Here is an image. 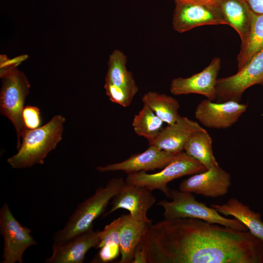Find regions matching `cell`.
Instances as JSON below:
<instances>
[{
  "mask_svg": "<svg viewBox=\"0 0 263 263\" xmlns=\"http://www.w3.org/2000/svg\"></svg>",
  "mask_w": 263,
  "mask_h": 263,
  "instance_id": "cell-33",
  "label": "cell"
},
{
  "mask_svg": "<svg viewBox=\"0 0 263 263\" xmlns=\"http://www.w3.org/2000/svg\"><path fill=\"white\" fill-rule=\"evenodd\" d=\"M164 122L146 105L135 115L132 126L135 133L147 139L154 140L163 128Z\"/></svg>",
  "mask_w": 263,
  "mask_h": 263,
  "instance_id": "cell-24",
  "label": "cell"
},
{
  "mask_svg": "<svg viewBox=\"0 0 263 263\" xmlns=\"http://www.w3.org/2000/svg\"><path fill=\"white\" fill-rule=\"evenodd\" d=\"M178 153L159 150L154 146L149 145L144 151L132 155L122 162L98 166L96 169L101 172L122 171L127 174L162 169Z\"/></svg>",
  "mask_w": 263,
  "mask_h": 263,
  "instance_id": "cell-14",
  "label": "cell"
},
{
  "mask_svg": "<svg viewBox=\"0 0 263 263\" xmlns=\"http://www.w3.org/2000/svg\"><path fill=\"white\" fill-rule=\"evenodd\" d=\"M132 263H148L146 253L140 242L134 250Z\"/></svg>",
  "mask_w": 263,
  "mask_h": 263,
  "instance_id": "cell-29",
  "label": "cell"
},
{
  "mask_svg": "<svg viewBox=\"0 0 263 263\" xmlns=\"http://www.w3.org/2000/svg\"><path fill=\"white\" fill-rule=\"evenodd\" d=\"M0 231L4 239L2 263H22L25 250L38 244L31 230L19 223L6 203L0 210Z\"/></svg>",
  "mask_w": 263,
  "mask_h": 263,
  "instance_id": "cell-8",
  "label": "cell"
},
{
  "mask_svg": "<svg viewBox=\"0 0 263 263\" xmlns=\"http://www.w3.org/2000/svg\"><path fill=\"white\" fill-rule=\"evenodd\" d=\"M204 4L216 5L215 0H187Z\"/></svg>",
  "mask_w": 263,
  "mask_h": 263,
  "instance_id": "cell-31",
  "label": "cell"
},
{
  "mask_svg": "<svg viewBox=\"0 0 263 263\" xmlns=\"http://www.w3.org/2000/svg\"><path fill=\"white\" fill-rule=\"evenodd\" d=\"M211 207L220 214L232 216L240 221L253 235L263 243V221L260 213L255 212L236 198H231L222 205L212 204Z\"/></svg>",
  "mask_w": 263,
  "mask_h": 263,
  "instance_id": "cell-17",
  "label": "cell"
},
{
  "mask_svg": "<svg viewBox=\"0 0 263 263\" xmlns=\"http://www.w3.org/2000/svg\"><path fill=\"white\" fill-rule=\"evenodd\" d=\"M99 249L98 257L102 263L113 261L120 255L119 244L116 243H107Z\"/></svg>",
  "mask_w": 263,
  "mask_h": 263,
  "instance_id": "cell-28",
  "label": "cell"
},
{
  "mask_svg": "<svg viewBox=\"0 0 263 263\" xmlns=\"http://www.w3.org/2000/svg\"><path fill=\"white\" fill-rule=\"evenodd\" d=\"M212 138L203 129L194 132L189 137L184 147L185 153L193 157L207 169L219 166L213 153Z\"/></svg>",
  "mask_w": 263,
  "mask_h": 263,
  "instance_id": "cell-22",
  "label": "cell"
},
{
  "mask_svg": "<svg viewBox=\"0 0 263 263\" xmlns=\"http://www.w3.org/2000/svg\"><path fill=\"white\" fill-rule=\"evenodd\" d=\"M203 129L196 121L180 115L174 123L163 128L157 138L150 143L149 145L154 146L159 150L178 153L184 151L190 135Z\"/></svg>",
  "mask_w": 263,
  "mask_h": 263,
  "instance_id": "cell-16",
  "label": "cell"
},
{
  "mask_svg": "<svg viewBox=\"0 0 263 263\" xmlns=\"http://www.w3.org/2000/svg\"><path fill=\"white\" fill-rule=\"evenodd\" d=\"M99 231L93 227L66 240L54 242L52 255L47 263H82L91 248L99 243Z\"/></svg>",
  "mask_w": 263,
  "mask_h": 263,
  "instance_id": "cell-15",
  "label": "cell"
},
{
  "mask_svg": "<svg viewBox=\"0 0 263 263\" xmlns=\"http://www.w3.org/2000/svg\"><path fill=\"white\" fill-rule=\"evenodd\" d=\"M262 85L263 86V84Z\"/></svg>",
  "mask_w": 263,
  "mask_h": 263,
  "instance_id": "cell-34",
  "label": "cell"
},
{
  "mask_svg": "<svg viewBox=\"0 0 263 263\" xmlns=\"http://www.w3.org/2000/svg\"><path fill=\"white\" fill-rule=\"evenodd\" d=\"M142 101L168 125L174 123L180 116L178 113L179 103L171 96L149 91L143 96Z\"/></svg>",
  "mask_w": 263,
  "mask_h": 263,
  "instance_id": "cell-23",
  "label": "cell"
},
{
  "mask_svg": "<svg viewBox=\"0 0 263 263\" xmlns=\"http://www.w3.org/2000/svg\"><path fill=\"white\" fill-rule=\"evenodd\" d=\"M247 108V104L235 101L219 103L207 99L197 105L195 117L208 128L226 129L237 122Z\"/></svg>",
  "mask_w": 263,
  "mask_h": 263,
  "instance_id": "cell-10",
  "label": "cell"
},
{
  "mask_svg": "<svg viewBox=\"0 0 263 263\" xmlns=\"http://www.w3.org/2000/svg\"><path fill=\"white\" fill-rule=\"evenodd\" d=\"M127 57L119 50L115 49L110 55L105 83L125 89L136 95L138 87L132 73L126 67Z\"/></svg>",
  "mask_w": 263,
  "mask_h": 263,
  "instance_id": "cell-20",
  "label": "cell"
},
{
  "mask_svg": "<svg viewBox=\"0 0 263 263\" xmlns=\"http://www.w3.org/2000/svg\"><path fill=\"white\" fill-rule=\"evenodd\" d=\"M123 216V223L119 237L121 257L119 263H132L134 250L151 223L135 220L130 214Z\"/></svg>",
  "mask_w": 263,
  "mask_h": 263,
  "instance_id": "cell-19",
  "label": "cell"
},
{
  "mask_svg": "<svg viewBox=\"0 0 263 263\" xmlns=\"http://www.w3.org/2000/svg\"><path fill=\"white\" fill-rule=\"evenodd\" d=\"M22 118L25 127L33 130L40 127V113L38 108L33 106L24 107L22 112Z\"/></svg>",
  "mask_w": 263,
  "mask_h": 263,
  "instance_id": "cell-27",
  "label": "cell"
},
{
  "mask_svg": "<svg viewBox=\"0 0 263 263\" xmlns=\"http://www.w3.org/2000/svg\"><path fill=\"white\" fill-rule=\"evenodd\" d=\"M174 0L175 1V3H176V2H178V1H179L180 0Z\"/></svg>",
  "mask_w": 263,
  "mask_h": 263,
  "instance_id": "cell-32",
  "label": "cell"
},
{
  "mask_svg": "<svg viewBox=\"0 0 263 263\" xmlns=\"http://www.w3.org/2000/svg\"><path fill=\"white\" fill-rule=\"evenodd\" d=\"M256 84H263V48L236 74L217 79L216 102H240L244 92Z\"/></svg>",
  "mask_w": 263,
  "mask_h": 263,
  "instance_id": "cell-7",
  "label": "cell"
},
{
  "mask_svg": "<svg viewBox=\"0 0 263 263\" xmlns=\"http://www.w3.org/2000/svg\"><path fill=\"white\" fill-rule=\"evenodd\" d=\"M155 202V198L151 191L125 182L113 198L112 207L105 216L118 209L123 208L128 210L134 220L150 224L152 221L148 218L147 212Z\"/></svg>",
  "mask_w": 263,
  "mask_h": 263,
  "instance_id": "cell-11",
  "label": "cell"
},
{
  "mask_svg": "<svg viewBox=\"0 0 263 263\" xmlns=\"http://www.w3.org/2000/svg\"><path fill=\"white\" fill-rule=\"evenodd\" d=\"M104 88L111 101L123 107H129L135 95L123 88L105 83Z\"/></svg>",
  "mask_w": 263,
  "mask_h": 263,
  "instance_id": "cell-26",
  "label": "cell"
},
{
  "mask_svg": "<svg viewBox=\"0 0 263 263\" xmlns=\"http://www.w3.org/2000/svg\"><path fill=\"white\" fill-rule=\"evenodd\" d=\"M263 48V14L251 11L249 30L244 40L241 42L237 56L238 71Z\"/></svg>",
  "mask_w": 263,
  "mask_h": 263,
  "instance_id": "cell-21",
  "label": "cell"
},
{
  "mask_svg": "<svg viewBox=\"0 0 263 263\" xmlns=\"http://www.w3.org/2000/svg\"><path fill=\"white\" fill-rule=\"evenodd\" d=\"M231 186L229 173L219 166L193 174L179 185L181 191L216 198L225 195Z\"/></svg>",
  "mask_w": 263,
  "mask_h": 263,
  "instance_id": "cell-13",
  "label": "cell"
},
{
  "mask_svg": "<svg viewBox=\"0 0 263 263\" xmlns=\"http://www.w3.org/2000/svg\"><path fill=\"white\" fill-rule=\"evenodd\" d=\"M226 25L232 27L239 34L241 42L249 30L251 10L244 0H215Z\"/></svg>",
  "mask_w": 263,
  "mask_h": 263,
  "instance_id": "cell-18",
  "label": "cell"
},
{
  "mask_svg": "<svg viewBox=\"0 0 263 263\" xmlns=\"http://www.w3.org/2000/svg\"><path fill=\"white\" fill-rule=\"evenodd\" d=\"M65 117L56 115L46 124L33 130L27 129L23 134L18 152L7 159L16 169L43 164L48 153L61 140Z\"/></svg>",
  "mask_w": 263,
  "mask_h": 263,
  "instance_id": "cell-2",
  "label": "cell"
},
{
  "mask_svg": "<svg viewBox=\"0 0 263 263\" xmlns=\"http://www.w3.org/2000/svg\"><path fill=\"white\" fill-rule=\"evenodd\" d=\"M175 3L172 27L180 33L204 25H226L216 5L187 0H180Z\"/></svg>",
  "mask_w": 263,
  "mask_h": 263,
  "instance_id": "cell-9",
  "label": "cell"
},
{
  "mask_svg": "<svg viewBox=\"0 0 263 263\" xmlns=\"http://www.w3.org/2000/svg\"><path fill=\"white\" fill-rule=\"evenodd\" d=\"M169 198L171 199L170 201L164 200L157 203L164 208L165 219L194 218L237 230L248 231L246 227L237 219L224 217L214 208L197 201L192 193L170 189Z\"/></svg>",
  "mask_w": 263,
  "mask_h": 263,
  "instance_id": "cell-4",
  "label": "cell"
},
{
  "mask_svg": "<svg viewBox=\"0 0 263 263\" xmlns=\"http://www.w3.org/2000/svg\"><path fill=\"white\" fill-rule=\"evenodd\" d=\"M252 11L263 14V0H244Z\"/></svg>",
  "mask_w": 263,
  "mask_h": 263,
  "instance_id": "cell-30",
  "label": "cell"
},
{
  "mask_svg": "<svg viewBox=\"0 0 263 263\" xmlns=\"http://www.w3.org/2000/svg\"><path fill=\"white\" fill-rule=\"evenodd\" d=\"M125 182L122 178H114L105 187L98 188L93 195L78 205L64 227L54 234V242L67 240L92 228L94 221L104 213Z\"/></svg>",
  "mask_w": 263,
  "mask_h": 263,
  "instance_id": "cell-3",
  "label": "cell"
},
{
  "mask_svg": "<svg viewBox=\"0 0 263 263\" xmlns=\"http://www.w3.org/2000/svg\"><path fill=\"white\" fill-rule=\"evenodd\" d=\"M0 114L13 124L17 133L18 149L27 130L23 122L22 112L30 86L24 74L17 67L0 72Z\"/></svg>",
  "mask_w": 263,
  "mask_h": 263,
  "instance_id": "cell-5",
  "label": "cell"
},
{
  "mask_svg": "<svg viewBox=\"0 0 263 263\" xmlns=\"http://www.w3.org/2000/svg\"><path fill=\"white\" fill-rule=\"evenodd\" d=\"M221 62L219 57H215L201 72L188 77L174 78L170 84V92L175 95L199 94L211 101L216 100V83Z\"/></svg>",
  "mask_w": 263,
  "mask_h": 263,
  "instance_id": "cell-12",
  "label": "cell"
},
{
  "mask_svg": "<svg viewBox=\"0 0 263 263\" xmlns=\"http://www.w3.org/2000/svg\"><path fill=\"white\" fill-rule=\"evenodd\" d=\"M206 170L203 165L183 151L177 154L162 170L151 174L143 171L129 173L125 182L144 187L151 191L158 189L169 197L170 189L168 187L169 182L185 175H193Z\"/></svg>",
  "mask_w": 263,
  "mask_h": 263,
  "instance_id": "cell-6",
  "label": "cell"
},
{
  "mask_svg": "<svg viewBox=\"0 0 263 263\" xmlns=\"http://www.w3.org/2000/svg\"><path fill=\"white\" fill-rule=\"evenodd\" d=\"M140 243L148 263H263V243L249 231L197 219L151 224Z\"/></svg>",
  "mask_w": 263,
  "mask_h": 263,
  "instance_id": "cell-1",
  "label": "cell"
},
{
  "mask_svg": "<svg viewBox=\"0 0 263 263\" xmlns=\"http://www.w3.org/2000/svg\"><path fill=\"white\" fill-rule=\"evenodd\" d=\"M123 223V216L122 215L105 225L103 230L99 231V243L96 248H100L104 244L111 242L119 244L120 233Z\"/></svg>",
  "mask_w": 263,
  "mask_h": 263,
  "instance_id": "cell-25",
  "label": "cell"
}]
</instances>
